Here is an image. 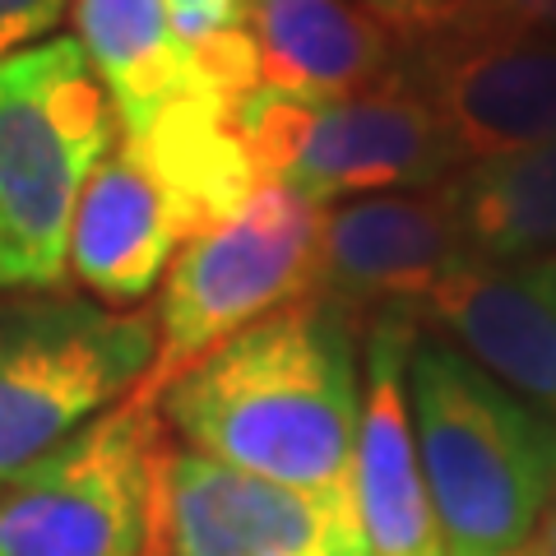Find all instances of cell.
<instances>
[{"label":"cell","instance_id":"6da1fadb","mask_svg":"<svg viewBox=\"0 0 556 556\" xmlns=\"http://www.w3.org/2000/svg\"><path fill=\"white\" fill-rule=\"evenodd\" d=\"M362 320L320 292L255 320L163 390L172 441L241 473L353 501Z\"/></svg>","mask_w":556,"mask_h":556},{"label":"cell","instance_id":"7a4b0ae2","mask_svg":"<svg viewBox=\"0 0 556 556\" xmlns=\"http://www.w3.org/2000/svg\"><path fill=\"white\" fill-rule=\"evenodd\" d=\"M408 408L445 556H533L556 510V422L417 329Z\"/></svg>","mask_w":556,"mask_h":556},{"label":"cell","instance_id":"3957f363","mask_svg":"<svg viewBox=\"0 0 556 556\" xmlns=\"http://www.w3.org/2000/svg\"><path fill=\"white\" fill-rule=\"evenodd\" d=\"M116 139L112 98L75 33L0 56V292L61 288L84 186Z\"/></svg>","mask_w":556,"mask_h":556},{"label":"cell","instance_id":"277c9868","mask_svg":"<svg viewBox=\"0 0 556 556\" xmlns=\"http://www.w3.org/2000/svg\"><path fill=\"white\" fill-rule=\"evenodd\" d=\"M159 353L149 311L89 292H0V486L130 399Z\"/></svg>","mask_w":556,"mask_h":556},{"label":"cell","instance_id":"5b68a950","mask_svg":"<svg viewBox=\"0 0 556 556\" xmlns=\"http://www.w3.org/2000/svg\"><path fill=\"white\" fill-rule=\"evenodd\" d=\"M260 181L298 190L311 204H343L390 190L445 186L464 153L445 135L427 98L399 75L348 98H292L260 89L232 112Z\"/></svg>","mask_w":556,"mask_h":556},{"label":"cell","instance_id":"8992f818","mask_svg":"<svg viewBox=\"0 0 556 556\" xmlns=\"http://www.w3.org/2000/svg\"><path fill=\"white\" fill-rule=\"evenodd\" d=\"M172 445L153 399H121L0 486V556H159Z\"/></svg>","mask_w":556,"mask_h":556},{"label":"cell","instance_id":"52a82bcc","mask_svg":"<svg viewBox=\"0 0 556 556\" xmlns=\"http://www.w3.org/2000/svg\"><path fill=\"white\" fill-rule=\"evenodd\" d=\"M316 237L320 204L278 181H260L241 214L186 241L163 274L153 306L159 353L135 394L159 404L163 390L195 362L218 353L255 320L306 298L316 288Z\"/></svg>","mask_w":556,"mask_h":556},{"label":"cell","instance_id":"ba28073f","mask_svg":"<svg viewBox=\"0 0 556 556\" xmlns=\"http://www.w3.org/2000/svg\"><path fill=\"white\" fill-rule=\"evenodd\" d=\"M404 79L427 98L464 163L556 139V38L496 20L404 42Z\"/></svg>","mask_w":556,"mask_h":556},{"label":"cell","instance_id":"9c48e42d","mask_svg":"<svg viewBox=\"0 0 556 556\" xmlns=\"http://www.w3.org/2000/svg\"><path fill=\"white\" fill-rule=\"evenodd\" d=\"M159 556H367L353 501H329L172 445Z\"/></svg>","mask_w":556,"mask_h":556},{"label":"cell","instance_id":"30bf717a","mask_svg":"<svg viewBox=\"0 0 556 556\" xmlns=\"http://www.w3.org/2000/svg\"><path fill=\"white\" fill-rule=\"evenodd\" d=\"M455 208L445 186L390 190L320 208L316 288L367 325L386 311L417 316L450 274L468 269Z\"/></svg>","mask_w":556,"mask_h":556},{"label":"cell","instance_id":"8fae6325","mask_svg":"<svg viewBox=\"0 0 556 556\" xmlns=\"http://www.w3.org/2000/svg\"><path fill=\"white\" fill-rule=\"evenodd\" d=\"M422 320L386 311L362 325V427L353 464V506L367 556H445L437 506L408 408V353Z\"/></svg>","mask_w":556,"mask_h":556},{"label":"cell","instance_id":"7c38bea8","mask_svg":"<svg viewBox=\"0 0 556 556\" xmlns=\"http://www.w3.org/2000/svg\"><path fill=\"white\" fill-rule=\"evenodd\" d=\"M181 247L186 237L163 181L130 139H116L84 186L70 228V274L79 292L102 306L139 311V302L163 288V274Z\"/></svg>","mask_w":556,"mask_h":556},{"label":"cell","instance_id":"4fadbf2b","mask_svg":"<svg viewBox=\"0 0 556 556\" xmlns=\"http://www.w3.org/2000/svg\"><path fill=\"white\" fill-rule=\"evenodd\" d=\"M417 320L556 422V306L525 269L468 265L450 274Z\"/></svg>","mask_w":556,"mask_h":556},{"label":"cell","instance_id":"5bb4252c","mask_svg":"<svg viewBox=\"0 0 556 556\" xmlns=\"http://www.w3.org/2000/svg\"><path fill=\"white\" fill-rule=\"evenodd\" d=\"M247 28L269 89L292 98H348L404 65V38L357 0H247Z\"/></svg>","mask_w":556,"mask_h":556},{"label":"cell","instance_id":"9a60e30c","mask_svg":"<svg viewBox=\"0 0 556 556\" xmlns=\"http://www.w3.org/2000/svg\"><path fill=\"white\" fill-rule=\"evenodd\" d=\"M70 20L75 42L112 98L121 135L149 130L167 108L208 93L163 0H75Z\"/></svg>","mask_w":556,"mask_h":556},{"label":"cell","instance_id":"2e32d148","mask_svg":"<svg viewBox=\"0 0 556 556\" xmlns=\"http://www.w3.org/2000/svg\"><path fill=\"white\" fill-rule=\"evenodd\" d=\"M121 139H130L149 159L153 177L163 181L172 208H177L186 241L214 232L218 223L241 214V204L260 190V172L232 126V108H223L208 93L177 102L149 130Z\"/></svg>","mask_w":556,"mask_h":556},{"label":"cell","instance_id":"e0dca14e","mask_svg":"<svg viewBox=\"0 0 556 556\" xmlns=\"http://www.w3.org/2000/svg\"><path fill=\"white\" fill-rule=\"evenodd\" d=\"M445 195L473 265H533L556 251V139L464 163L445 181Z\"/></svg>","mask_w":556,"mask_h":556},{"label":"cell","instance_id":"ac0fdd59","mask_svg":"<svg viewBox=\"0 0 556 556\" xmlns=\"http://www.w3.org/2000/svg\"><path fill=\"white\" fill-rule=\"evenodd\" d=\"M167 20L186 47H204L247 33V0H163Z\"/></svg>","mask_w":556,"mask_h":556},{"label":"cell","instance_id":"d6986e66","mask_svg":"<svg viewBox=\"0 0 556 556\" xmlns=\"http://www.w3.org/2000/svg\"><path fill=\"white\" fill-rule=\"evenodd\" d=\"M362 10H371L380 24L394 28L404 42H417V38H431L441 33L445 24L464 20L478 0H357Z\"/></svg>","mask_w":556,"mask_h":556},{"label":"cell","instance_id":"ffe728a7","mask_svg":"<svg viewBox=\"0 0 556 556\" xmlns=\"http://www.w3.org/2000/svg\"><path fill=\"white\" fill-rule=\"evenodd\" d=\"M75 0H0V56L47 42V33L65 20Z\"/></svg>","mask_w":556,"mask_h":556},{"label":"cell","instance_id":"44dd1931","mask_svg":"<svg viewBox=\"0 0 556 556\" xmlns=\"http://www.w3.org/2000/svg\"><path fill=\"white\" fill-rule=\"evenodd\" d=\"M468 14L478 20H496L510 28H529V33H547L556 38V0H478Z\"/></svg>","mask_w":556,"mask_h":556},{"label":"cell","instance_id":"7402d4cb","mask_svg":"<svg viewBox=\"0 0 556 556\" xmlns=\"http://www.w3.org/2000/svg\"><path fill=\"white\" fill-rule=\"evenodd\" d=\"M525 274H529V283L556 306V251L543 255V260H533V265H525Z\"/></svg>","mask_w":556,"mask_h":556},{"label":"cell","instance_id":"603a6c76","mask_svg":"<svg viewBox=\"0 0 556 556\" xmlns=\"http://www.w3.org/2000/svg\"><path fill=\"white\" fill-rule=\"evenodd\" d=\"M533 556H556V519L547 525V533L538 538V552H533Z\"/></svg>","mask_w":556,"mask_h":556}]
</instances>
